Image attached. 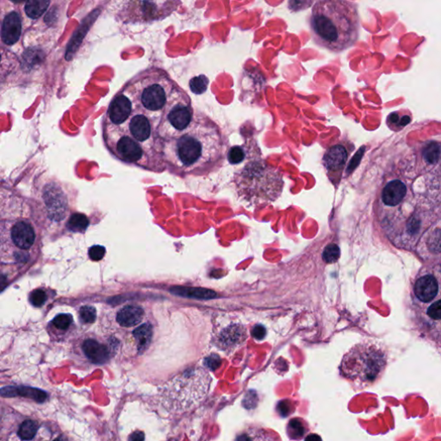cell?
<instances>
[{"instance_id":"6da1fadb","label":"cell","mask_w":441,"mask_h":441,"mask_svg":"<svg viewBox=\"0 0 441 441\" xmlns=\"http://www.w3.org/2000/svg\"><path fill=\"white\" fill-rule=\"evenodd\" d=\"M229 140L208 116L195 112L187 129L163 142V159L168 173L179 178L204 177L224 166Z\"/></svg>"},{"instance_id":"7a4b0ae2","label":"cell","mask_w":441,"mask_h":441,"mask_svg":"<svg viewBox=\"0 0 441 441\" xmlns=\"http://www.w3.org/2000/svg\"><path fill=\"white\" fill-rule=\"evenodd\" d=\"M1 253L11 254L17 262H27L40 238V227L30 199L11 188H1Z\"/></svg>"},{"instance_id":"3957f363","label":"cell","mask_w":441,"mask_h":441,"mask_svg":"<svg viewBox=\"0 0 441 441\" xmlns=\"http://www.w3.org/2000/svg\"><path fill=\"white\" fill-rule=\"evenodd\" d=\"M314 42L334 53L356 43L361 21L356 4L350 0H316L310 17Z\"/></svg>"},{"instance_id":"277c9868","label":"cell","mask_w":441,"mask_h":441,"mask_svg":"<svg viewBox=\"0 0 441 441\" xmlns=\"http://www.w3.org/2000/svg\"><path fill=\"white\" fill-rule=\"evenodd\" d=\"M232 182L238 197L253 206L277 201L285 186L282 172L261 159L250 160L235 172Z\"/></svg>"},{"instance_id":"5b68a950","label":"cell","mask_w":441,"mask_h":441,"mask_svg":"<svg viewBox=\"0 0 441 441\" xmlns=\"http://www.w3.org/2000/svg\"><path fill=\"white\" fill-rule=\"evenodd\" d=\"M178 86L166 71L152 67L129 79L121 90L131 99L134 109H142L160 117Z\"/></svg>"},{"instance_id":"8992f818","label":"cell","mask_w":441,"mask_h":441,"mask_svg":"<svg viewBox=\"0 0 441 441\" xmlns=\"http://www.w3.org/2000/svg\"><path fill=\"white\" fill-rule=\"evenodd\" d=\"M101 129L103 146L115 159L152 173L167 171L163 158L133 138L123 124L101 122Z\"/></svg>"},{"instance_id":"52a82bcc","label":"cell","mask_w":441,"mask_h":441,"mask_svg":"<svg viewBox=\"0 0 441 441\" xmlns=\"http://www.w3.org/2000/svg\"><path fill=\"white\" fill-rule=\"evenodd\" d=\"M211 381L210 375L204 368L188 369L165 386L163 391L165 404L176 412L191 409L206 397Z\"/></svg>"},{"instance_id":"ba28073f","label":"cell","mask_w":441,"mask_h":441,"mask_svg":"<svg viewBox=\"0 0 441 441\" xmlns=\"http://www.w3.org/2000/svg\"><path fill=\"white\" fill-rule=\"evenodd\" d=\"M386 363V352L379 346L371 343L357 344L344 355L341 374L353 382L371 383L384 371Z\"/></svg>"},{"instance_id":"9c48e42d","label":"cell","mask_w":441,"mask_h":441,"mask_svg":"<svg viewBox=\"0 0 441 441\" xmlns=\"http://www.w3.org/2000/svg\"><path fill=\"white\" fill-rule=\"evenodd\" d=\"M194 114L190 97L178 86L160 113L157 134L163 142L169 140L187 129Z\"/></svg>"},{"instance_id":"30bf717a","label":"cell","mask_w":441,"mask_h":441,"mask_svg":"<svg viewBox=\"0 0 441 441\" xmlns=\"http://www.w3.org/2000/svg\"><path fill=\"white\" fill-rule=\"evenodd\" d=\"M134 112L131 99L120 90L109 102L102 122L112 125H121L129 120Z\"/></svg>"},{"instance_id":"8fae6325","label":"cell","mask_w":441,"mask_h":441,"mask_svg":"<svg viewBox=\"0 0 441 441\" xmlns=\"http://www.w3.org/2000/svg\"><path fill=\"white\" fill-rule=\"evenodd\" d=\"M347 156L348 154L346 148L341 144H336L327 148L324 154L322 162L324 167L327 169L328 176L341 173L346 165Z\"/></svg>"},{"instance_id":"7c38bea8","label":"cell","mask_w":441,"mask_h":441,"mask_svg":"<svg viewBox=\"0 0 441 441\" xmlns=\"http://www.w3.org/2000/svg\"><path fill=\"white\" fill-rule=\"evenodd\" d=\"M22 32V18L17 11L6 15L2 22L1 39L6 45H13L19 40Z\"/></svg>"},{"instance_id":"4fadbf2b","label":"cell","mask_w":441,"mask_h":441,"mask_svg":"<svg viewBox=\"0 0 441 441\" xmlns=\"http://www.w3.org/2000/svg\"><path fill=\"white\" fill-rule=\"evenodd\" d=\"M438 290V282L432 275L422 277L415 285V294L423 302L432 301L437 296Z\"/></svg>"},{"instance_id":"5bb4252c","label":"cell","mask_w":441,"mask_h":441,"mask_svg":"<svg viewBox=\"0 0 441 441\" xmlns=\"http://www.w3.org/2000/svg\"><path fill=\"white\" fill-rule=\"evenodd\" d=\"M83 351L92 363L103 365L109 361V351L106 346L94 339H88L83 343Z\"/></svg>"},{"instance_id":"9a60e30c","label":"cell","mask_w":441,"mask_h":441,"mask_svg":"<svg viewBox=\"0 0 441 441\" xmlns=\"http://www.w3.org/2000/svg\"><path fill=\"white\" fill-rule=\"evenodd\" d=\"M144 311L143 309L134 305H127L118 311L117 321L121 326L133 327L143 321Z\"/></svg>"},{"instance_id":"2e32d148","label":"cell","mask_w":441,"mask_h":441,"mask_svg":"<svg viewBox=\"0 0 441 441\" xmlns=\"http://www.w3.org/2000/svg\"><path fill=\"white\" fill-rule=\"evenodd\" d=\"M407 192L405 184L400 180H394L386 185L382 191V199L389 206H395L400 204Z\"/></svg>"},{"instance_id":"e0dca14e","label":"cell","mask_w":441,"mask_h":441,"mask_svg":"<svg viewBox=\"0 0 441 441\" xmlns=\"http://www.w3.org/2000/svg\"><path fill=\"white\" fill-rule=\"evenodd\" d=\"M133 335L137 342L138 352H144L152 341V336H153L152 326L149 323L143 324L140 327L134 330Z\"/></svg>"},{"instance_id":"ac0fdd59","label":"cell","mask_w":441,"mask_h":441,"mask_svg":"<svg viewBox=\"0 0 441 441\" xmlns=\"http://www.w3.org/2000/svg\"><path fill=\"white\" fill-rule=\"evenodd\" d=\"M49 5L50 0H28L24 6V11L31 19H37L44 14Z\"/></svg>"},{"instance_id":"d6986e66","label":"cell","mask_w":441,"mask_h":441,"mask_svg":"<svg viewBox=\"0 0 441 441\" xmlns=\"http://www.w3.org/2000/svg\"><path fill=\"white\" fill-rule=\"evenodd\" d=\"M171 292L175 295L185 296V297H194V298H211L215 296V292L203 289L196 288L173 287L171 288Z\"/></svg>"},{"instance_id":"ffe728a7","label":"cell","mask_w":441,"mask_h":441,"mask_svg":"<svg viewBox=\"0 0 441 441\" xmlns=\"http://www.w3.org/2000/svg\"><path fill=\"white\" fill-rule=\"evenodd\" d=\"M6 394H4L3 396H8L9 394L12 393V396H22V397H28V398H32V399L38 401V402H43L47 395L43 391H39L37 389L27 388V387H18V388H6Z\"/></svg>"},{"instance_id":"44dd1931","label":"cell","mask_w":441,"mask_h":441,"mask_svg":"<svg viewBox=\"0 0 441 441\" xmlns=\"http://www.w3.org/2000/svg\"><path fill=\"white\" fill-rule=\"evenodd\" d=\"M90 220L87 215L82 213H73L67 223V228L73 233H85L89 227Z\"/></svg>"},{"instance_id":"7402d4cb","label":"cell","mask_w":441,"mask_h":441,"mask_svg":"<svg viewBox=\"0 0 441 441\" xmlns=\"http://www.w3.org/2000/svg\"><path fill=\"white\" fill-rule=\"evenodd\" d=\"M38 425L32 420H27L20 426L17 434L22 440H31L37 434Z\"/></svg>"},{"instance_id":"603a6c76","label":"cell","mask_w":441,"mask_h":441,"mask_svg":"<svg viewBox=\"0 0 441 441\" xmlns=\"http://www.w3.org/2000/svg\"><path fill=\"white\" fill-rule=\"evenodd\" d=\"M209 78L205 75L196 76L190 79L189 87L191 92L197 95H201L206 92L209 86Z\"/></svg>"},{"instance_id":"cb8c5ba5","label":"cell","mask_w":441,"mask_h":441,"mask_svg":"<svg viewBox=\"0 0 441 441\" xmlns=\"http://www.w3.org/2000/svg\"><path fill=\"white\" fill-rule=\"evenodd\" d=\"M73 316L69 314H61L56 316L50 324L53 328L59 330L61 332H65L69 329L71 325L73 324Z\"/></svg>"},{"instance_id":"d4e9b609","label":"cell","mask_w":441,"mask_h":441,"mask_svg":"<svg viewBox=\"0 0 441 441\" xmlns=\"http://www.w3.org/2000/svg\"><path fill=\"white\" fill-rule=\"evenodd\" d=\"M341 257V250L336 244L331 243L325 246L322 252V260L327 264H333L337 262Z\"/></svg>"},{"instance_id":"484cf974","label":"cell","mask_w":441,"mask_h":441,"mask_svg":"<svg viewBox=\"0 0 441 441\" xmlns=\"http://www.w3.org/2000/svg\"><path fill=\"white\" fill-rule=\"evenodd\" d=\"M246 153L241 146H233L227 154V159L231 165H238L245 159Z\"/></svg>"},{"instance_id":"4316f807","label":"cell","mask_w":441,"mask_h":441,"mask_svg":"<svg viewBox=\"0 0 441 441\" xmlns=\"http://www.w3.org/2000/svg\"><path fill=\"white\" fill-rule=\"evenodd\" d=\"M304 425L298 420H291L288 425V433L291 438H301L305 433Z\"/></svg>"},{"instance_id":"83f0119b","label":"cell","mask_w":441,"mask_h":441,"mask_svg":"<svg viewBox=\"0 0 441 441\" xmlns=\"http://www.w3.org/2000/svg\"><path fill=\"white\" fill-rule=\"evenodd\" d=\"M424 158L429 163L437 161L440 154V148L436 143H431L424 151Z\"/></svg>"},{"instance_id":"f1b7e54d","label":"cell","mask_w":441,"mask_h":441,"mask_svg":"<svg viewBox=\"0 0 441 441\" xmlns=\"http://www.w3.org/2000/svg\"><path fill=\"white\" fill-rule=\"evenodd\" d=\"M79 317L84 323H93L96 321V309L92 306H84L79 310Z\"/></svg>"},{"instance_id":"f546056e","label":"cell","mask_w":441,"mask_h":441,"mask_svg":"<svg viewBox=\"0 0 441 441\" xmlns=\"http://www.w3.org/2000/svg\"><path fill=\"white\" fill-rule=\"evenodd\" d=\"M47 300V294L42 290H35L30 296V301L35 307H41Z\"/></svg>"},{"instance_id":"4dcf8cb0","label":"cell","mask_w":441,"mask_h":441,"mask_svg":"<svg viewBox=\"0 0 441 441\" xmlns=\"http://www.w3.org/2000/svg\"><path fill=\"white\" fill-rule=\"evenodd\" d=\"M106 253V249L103 246L100 245H95L90 247L88 255L91 260L93 261H99L102 260Z\"/></svg>"},{"instance_id":"1f68e13d","label":"cell","mask_w":441,"mask_h":441,"mask_svg":"<svg viewBox=\"0 0 441 441\" xmlns=\"http://www.w3.org/2000/svg\"><path fill=\"white\" fill-rule=\"evenodd\" d=\"M427 315L434 320L441 319V300L435 301L427 310Z\"/></svg>"},{"instance_id":"d6a6232c","label":"cell","mask_w":441,"mask_h":441,"mask_svg":"<svg viewBox=\"0 0 441 441\" xmlns=\"http://www.w3.org/2000/svg\"><path fill=\"white\" fill-rule=\"evenodd\" d=\"M252 333H253V336L254 338L261 340V339L264 338V336L265 335V329L262 326L258 325L256 327H254Z\"/></svg>"},{"instance_id":"836d02e7","label":"cell","mask_w":441,"mask_h":441,"mask_svg":"<svg viewBox=\"0 0 441 441\" xmlns=\"http://www.w3.org/2000/svg\"><path fill=\"white\" fill-rule=\"evenodd\" d=\"M433 245L435 247L441 249V232H438L433 236Z\"/></svg>"},{"instance_id":"e575fe53","label":"cell","mask_w":441,"mask_h":441,"mask_svg":"<svg viewBox=\"0 0 441 441\" xmlns=\"http://www.w3.org/2000/svg\"><path fill=\"white\" fill-rule=\"evenodd\" d=\"M144 434L143 433H141V432H135V433H133L130 437H129V439H131V440H143L144 439Z\"/></svg>"},{"instance_id":"d590c367","label":"cell","mask_w":441,"mask_h":441,"mask_svg":"<svg viewBox=\"0 0 441 441\" xmlns=\"http://www.w3.org/2000/svg\"><path fill=\"white\" fill-rule=\"evenodd\" d=\"M409 122H410V118H409V117H408V116H404V117L401 119V121H400V123H401V126H405L407 125Z\"/></svg>"},{"instance_id":"8d00e7d4","label":"cell","mask_w":441,"mask_h":441,"mask_svg":"<svg viewBox=\"0 0 441 441\" xmlns=\"http://www.w3.org/2000/svg\"><path fill=\"white\" fill-rule=\"evenodd\" d=\"M389 120L392 122V123H396V122L398 121V116H397V114H395V113H394V114H391V116L389 117Z\"/></svg>"},{"instance_id":"74e56055","label":"cell","mask_w":441,"mask_h":441,"mask_svg":"<svg viewBox=\"0 0 441 441\" xmlns=\"http://www.w3.org/2000/svg\"><path fill=\"white\" fill-rule=\"evenodd\" d=\"M10 1H11V2H12V3L20 4V3H22V2H24V1H25V0H10Z\"/></svg>"}]
</instances>
